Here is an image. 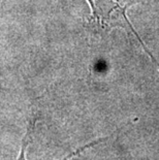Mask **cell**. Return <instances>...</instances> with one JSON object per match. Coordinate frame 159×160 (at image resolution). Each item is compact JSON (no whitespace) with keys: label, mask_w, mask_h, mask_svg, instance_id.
Returning <instances> with one entry per match:
<instances>
[{"label":"cell","mask_w":159,"mask_h":160,"mask_svg":"<svg viewBox=\"0 0 159 160\" xmlns=\"http://www.w3.org/2000/svg\"><path fill=\"white\" fill-rule=\"evenodd\" d=\"M34 125H35V120H33V121L30 122L29 127H28V130H27V133H26L25 138H24V141H23V146H22V148H21V152H20V155H19V158H18V160H26V156H25V153H26V148H27V146H28V141H29V138H30V135H31V132H32V130H33V128H34ZM97 142H91V144H89V145L85 146V147H83V148L79 149V150H77V151H76V152L72 153V154L68 155V156H67V157L63 158V159H61V160H68L69 158H72V157H73V156L77 155L80 152L84 151V150L87 149L88 147H91V146H94L95 144H97Z\"/></svg>","instance_id":"obj_2"},{"label":"cell","mask_w":159,"mask_h":160,"mask_svg":"<svg viewBox=\"0 0 159 160\" xmlns=\"http://www.w3.org/2000/svg\"><path fill=\"white\" fill-rule=\"evenodd\" d=\"M92 9V20L91 22L94 23L97 27L101 29H111L114 27H121V28L128 29L132 34L137 37V42L143 47L155 65L159 69V62L156 58L153 56L147 46L135 31L133 26L131 25L130 21L127 18V9L129 6L135 3V0H87Z\"/></svg>","instance_id":"obj_1"}]
</instances>
